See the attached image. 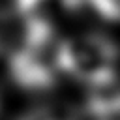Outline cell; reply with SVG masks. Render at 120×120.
Here are the masks:
<instances>
[{
  "instance_id": "cell-3",
  "label": "cell",
  "mask_w": 120,
  "mask_h": 120,
  "mask_svg": "<svg viewBox=\"0 0 120 120\" xmlns=\"http://www.w3.org/2000/svg\"><path fill=\"white\" fill-rule=\"evenodd\" d=\"M88 112L94 120H120V81L116 77L90 86Z\"/></svg>"
},
{
  "instance_id": "cell-5",
  "label": "cell",
  "mask_w": 120,
  "mask_h": 120,
  "mask_svg": "<svg viewBox=\"0 0 120 120\" xmlns=\"http://www.w3.org/2000/svg\"><path fill=\"white\" fill-rule=\"evenodd\" d=\"M21 120H73L71 116H62L60 112L49 111V109H36L26 112Z\"/></svg>"
},
{
  "instance_id": "cell-1",
  "label": "cell",
  "mask_w": 120,
  "mask_h": 120,
  "mask_svg": "<svg viewBox=\"0 0 120 120\" xmlns=\"http://www.w3.org/2000/svg\"><path fill=\"white\" fill-rule=\"evenodd\" d=\"M60 41L54 39L52 26L24 22V38L9 56L11 79L26 90H45L62 73L58 58Z\"/></svg>"
},
{
  "instance_id": "cell-2",
  "label": "cell",
  "mask_w": 120,
  "mask_h": 120,
  "mask_svg": "<svg viewBox=\"0 0 120 120\" xmlns=\"http://www.w3.org/2000/svg\"><path fill=\"white\" fill-rule=\"evenodd\" d=\"M62 73H68L88 86L116 77L118 49L101 34H79L60 41L58 49Z\"/></svg>"
},
{
  "instance_id": "cell-4",
  "label": "cell",
  "mask_w": 120,
  "mask_h": 120,
  "mask_svg": "<svg viewBox=\"0 0 120 120\" xmlns=\"http://www.w3.org/2000/svg\"><path fill=\"white\" fill-rule=\"evenodd\" d=\"M98 15L109 21H120V0H88Z\"/></svg>"
}]
</instances>
